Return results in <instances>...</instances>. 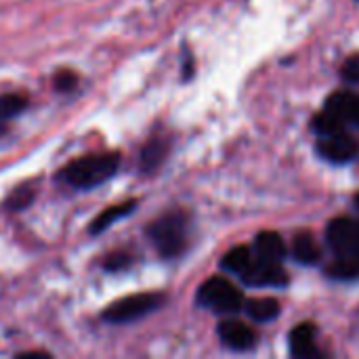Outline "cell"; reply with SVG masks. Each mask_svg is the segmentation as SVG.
<instances>
[{"mask_svg": "<svg viewBox=\"0 0 359 359\" xmlns=\"http://www.w3.org/2000/svg\"><path fill=\"white\" fill-rule=\"evenodd\" d=\"M120 168V154L107 151V154H90L82 156L67 166H63L57 175L59 181L67 183L76 189H93L105 181H109Z\"/></svg>", "mask_w": 359, "mask_h": 359, "instance_id": "6da1fadb", "label": "cell"}, {"mask_svg": "<svg viewBox=\"0 0 359 359\" xmlns=\"http://www.w3.org/2000/svg\"><path fill=\"white\" fill-rule=\"evenodd\" d=\"M189 225L185 210H168L147 225V238L164 259H175L187 248Z\"/></svg>", "mask_w": 359, "mask_h": 359, "instance_id": "7a4b0ae2", "label": "cell"}, {"mask_svg": "<svg viewBox=\"0 0 359 359\" xmlns=\"http://www.w3.org/2000/svg\"><path fill=\"white\" fill-rule=\"evenodd\" d=\"M164 294L158 292H141V294H130L124 297L116 303H111L103 311V320L109 324H130L137 322L154 311H158L164 305Z\"/></svg>", "mask_w": 359, "mask_h": 359, "instance_id": "3957f363", "label": "cell"}, {"mask_svg": "<svg viewBox=\"0 0 359 359\" xmlns=\"http://www.w3.org/2000/svg\"><path fill=\"white\" fill-rule=\"evenodd\" d=\"M198 305L217 313H236L244 307V297L225 278H210L198 290Z\"/></svg>", "mask_w": 359, "mask_h": 359, "instance_id": "277c9868", "label": "cell"}, {"mask_svg": "<svg viewBox=\"0 0 359 359\" xmlns=\"http://www.w3.org/2000/svg\"><path fill=\"white\" fill-rule=\"evenodd\" d=\"M318 151L322 158L334 164H345L351 162L359 154V143L355 137L345 135L343 130H337L332 135H324L322 141L318 143Z\"/></svg>", "mask_w": 359, "mask_h": 359, "instance_id": "5b68a950", "label": "cell"}, {"mask_svg": "<svg viewBox=\"0 0 359 359\" xmlns=\"http://www.w3.org/2000/svg\"><path fill=\"white\" fill-rule=\"evenodd\" d=\"M328 242L332 246V250L347 259L353 255L355 250V242H358V223L351 221V219H334L330 225H328Z\"/></svg>", "mask_w": 359, "mask_h": 359, "instance_id": "8992f818", "label": "cell"}, {"mask_svg": "<svg viewBox=\"0 0 359 359\" xmlns=\"http://www.w3.org/2000/svg\"><path fill=\"white\" fill-rule=\"evenodd\" d=\"M248 286H282L286 284V273L280 267V263H269L263 261L255 255L250 267L240 276Z\"/></svg>", "mask_w": 359, "mask_h": 359, "instance_id": "52a82bcc", "label": "cell"}, {"mask_svg": "<svg viewBox=\"0 0 359 359\" xmlns=\"http://www.w3.org/2000/svg\"><path fill=\"white\" fill-rule=\"evenodd\" d=\"M219 337L223 341L225 347L233 349V351H246L255 347L257 334L252 332V328L244 326L242 322L236 320H227L219 324Z\"/></svg>", "mask_w": 359, "mask_h": 359, "instance_id": "ba28073f", "label": "cell"}, {"mask_svg": "<svg viewBox=\"0 0 359 359\" xmlns=\"http://www.w3.org/2000/svg\"><path fill=\"white\" fill-rule=\"evenodd\" d=\"M170 151V139L168 137H151L139 158V168L143 175H154L166 160Z\"/></svg>", "mask_w": 359, "mask_h": 359, "instance_id": "9c48e42d", "label": "cell"}, {"mask_svg": "<svg viewBox=\"0 0 359 359\" xmlns=\"http://www.w3.org/2000/svg\"><path fill=\"white\" fill-rule=\"evenodd\" d=\"M255 255L269 263H280L286 255V244L276 231H263L255 240Z\"/></svg>", "mask_w": 359, "mask_h": 359, "instance_id": "30bf717a", "label": "cell"}, {"mask_svg": "<svg viewBox=\"0 0 359 359\" xmlns=\"http://www.w3.org/2000/svg\"><path fill=\"white\" fill-rule=\"evenodd\" d=\"M135 208H137V200H128V202H124V204L109 206L107 210H103V212H101L93 223H90V233H93V236H97V233L105 231V229H107L109 225H114L116 221H120V219L128 217Z\"/></svg>", "mask_w": 359, "mask_h": 359, "instance_id": "8fae6325", "label": "cell"}, {"mask_svg": "<svg viewBox=\"0 0 359 359\" xmlns=\"http://www.w3.org/2000/svg\"><path fill=\"white\" fill-rule=\"evenodd\" d=\"M290 349L299 358H307L316 353V326L313 324H301L290 334Z\"/></svg>", "mask_w": 359, "mask_h": 359, "instance_id": "7c38bea8", "label": "cell"}, {"mask_svg": "<svg viewBox=\"0 0 359 359\" xmlns=\"http://www.w3.org/2000/svg\"><path fill=\"white\" fill-rule=\"evenodd\" d=\"M292 252H294L297 261L303 263V265H313L322 257V250H320V246H318V242H316V238L311 233H299L294 238Z\"/></svg>", "mask_w": 359, "mask_h": 359, "instance_id": "4fadbf2b", "label": "cell"}, {"mask_svg": "<svg viewBox=\"0 0 359 359\" xmlns=\"http://www.w3.org/2000/svg\"><path fill=\"white\" fill-rule=\"evenodd\" d=\"M252 259H255V255H252V250H250L248 246H236V248H231V250L223 257L221 267H223L225 271H229V273L242 276V273L250 267Z\"/></svg>", "mask_w": 359, "mask_h": 359, "instance_id": "5bb4252c", "label": "cell"}, {"mask_svg": "<svg viewBox=\"0 0 359 359\" xmlns=\"http://www.w3.org/2000/svg\"><path fill=\"white\" fill-rule=\"evenodd\" d=\"M353 103H355V95L351 93H334L328 101H326V111L332 114L337 120H341L343 124L351 120V111H353Z\"/></svg>", "mask_w": 359, "mask_h": 359, "instance_id": "9a60e30c", "label": "cell"}, {"mask_svg": "<svg viewBox=\"0 0 359 359\" xmlns=\"http://www.w3.org/2000/svg\"><path fill=\"white\" fill-rule=\"evenodd\" d=\"M244 309L255 322H269V320L278 318L280 303L273 299H252V301L244 303Z\"/></svg>", "mask_w": 359, "mask_h": 359, "instance_id": "2e32d148", "label": "cell"}, {"mask_svg": "<svg viewBox=\"0 0 359 359\" xmlns=\"http://www.w3.org/2000/svg\"><path fill=\"white\" fill-rule=\"evenodd\" d=\"M27 107V97L19 93H6L0 95V122H6L15 116H19Z\"/></svg>", "mask_w": 359, "mask_h": 359, "instance_id": "e0dca14e", "label": "cell"}, {"mask_svg": "<svg viewBox=\"0 0 359 359\" xmlns=\"http://www.w3.org/2000/svg\"><path fill=\"white\" fill-rule=\"evenodd\" d=\"M341 126H343V122H341V120H337V118H334L332 114H328L326 109L313 118V130H316L320 137H324V135H332V133L341 130Z\"/></svg>", "mask_w": 359, "mask_h": 359, "instance_id": "ac0fdd59", "label": "cell"}, {"mask_svg": "<svg viewBox=\"0 0 359 359\" xmlns=\"http://www.w3.org/2000/svg\"><path fill=\"white\" fill-rule=\"evenodd\" d=\"M76 84H78V76L74 72H59L55 76V88L59 93H69L76 88Z\"/></svg>", "mask_w": 359, "mask_h": 359, "instance_id": "d6986e66", "label": "cell"}, {"mask_svg": "<svg viewBox=\"0 0 359 359\" xmlns=\"http://www.w3.org/2000/svg\"><path fill=\"white\" fill-rule=\"evenodd\" d=\"M130 255L126 252H116V255H109L105 259V269L107 271H120V269H126L130 265Z\"/></svg>", "mask_w": 359, "mask_h": 359, "instance_id": "ffe728a7", "label": "cell"}, {"mask_svg": "<svg viewBox=\"0 0 359 359\" xmlns=\"http://www.w3.org/2000/svg\"><path fill=\"white\" fill-rule=\"evenodd\" d=\"M343 78L349 80V82L359 84V55L351 57V59L343 65Z\"/></svg>", "mask_w": 359, "mask_h": 359, "instance_id": "44dd1931", "label": "cell"}, {"mask_svg": "<svg viewBox=\"0 0 359 359\" xmlns=\"http://www.w3.org/2000/svg\"><path fill=\"white\" fill-rule=\"evenodd\" d=\"M351 120L359 124V97H355V103H353V111H351Z\"/></svg>", "mask_w": 359, "mask_h": 359, "instance_id": "7402d4cb", "label": "cell"}, {"mask_svg": "<svg viewBox=\"0 0 359 359\" xmlns=\"http://www.w3.org/2000/svg\"><path fill=\"white\" fill-rule=\"evenodd\" d=\"M341 259H343V257H341ZM347 259H353V261L359 265V223H358V242H355V250H353V255H351V257H347Z\"/></svg>", "mask_w": 359, "mask_h": 359, "instance_id": "603a6c76", "label": "cell"}]
</instances>
